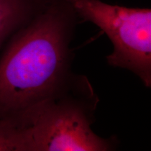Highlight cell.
Instances as JSON below:
<instances>
[{"instance_id": "obj_2", "label": "cell", "mask_w": 151, "mask_h": 151, "mask_svg": "<svg viewBox=\"0 0 151 151\" xmlns=\"http://www.w3.org/2000/svg\"><path fill=\"white\" fill-rule=\"evenodd\" d=\"M99 99L86 76L71 73L53 93L15 118L22 151H106L116 148L113 138L91 129Z\"/></svg>"}, {"instance_id": "obj_4", "label": "cell", "mask_w": 151, "mask_h": 151, "mask_svg": "<svg viewBox=\"0 0 151 151\" xmlns=\"http://www.w3.org/2000/svg\"><path fill=\"white\" fill-rule=\"evenodd\" d=\"M48 0H0V46L38 12Z\"/></svg>"}, {"instance_id": "obj_1", "label": "cell", "mask_w": 151, "mask_h": 151, "mask_svg": "<svg viewBox=\"0 0 151 151\" xmlns=\"http://www.w3.org/2000/svg\"><path fill=\"white\" fill-rule=\"evenodd\" d=\"M77 19L67 0H48L15 32L0 59V118L18 116L67 80Z\"/></svg>"}, {"instance_id": "obj_3", "label": "cell", "mask_w": 151, "mask_h": 151, "mask_svg": "<svg viewBox=\"0 0 151 151\" xmlns=\"http://www.w3.org/2000/svg\"><path fill=\"white\" fill-rule=\"evenodd\" d=\"M78 18L91 22L113 46L109 65L127 69L151 86V10L111 5L100 0H67Z\"/></svg>"}]
</instances>
